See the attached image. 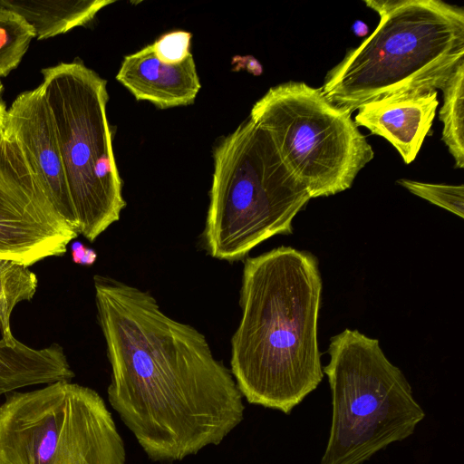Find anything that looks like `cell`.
Here are the masks:
<instances>
[{
    "mask_svg": "<svg viewBox=\"0 0 464 464\" xmlns=\"http://www.w3.org/2000/svg\"><path fill=\"white\" fill-rule=\"evenodd\" d=\"M352 115L303 82L270 88L249 120L270 138L286 168L311 198L350 188L374 151Z\"/></svg>",
    "mask_w": 464,
    "mask_h": 464,
    "instance_id": "ba28073f",
    "label": "cell"
},
{
    "mask_svg": "<svg viewBox=\"0 0 464 464\" xmlns=\"http://www.w3.org/2000/svg\"><path fill=\"white\" fill-rule=\"evenodd\" d=\"M352 31L356 36L362 37L368 34V26L364 22L357 20L353 24Z\"/></svg>",
    "mask_w": 464,
    "mask_h": 464,
    "instance_id": "7402d4cb",
    "label": "cell"
},
{
    "mask_svg": "<svg viewBox=\"0 0 464 464\" xmlns=\"http://www.w3.org/2000/svg\"><path fill=\"white\" fill-rule=\"evenodd\" d=\"M123 440L94 390L58 381L0 404V464H125Z\"/></svg>",
    "mask_w": 464,
    "mask_h": 464,
    "instance_id": "52a82bcc",
    "label": "cell"
},
{
    "mask_svg": "<svg viewBox=\"0 0 464 464\" xmlns=\"http://www.w3.org/2000/svg\"><path fill=\"white\" fill-rule=\"evenodd\" d=\"M190 33L173 31L161 35L151 45L159 60L167 64H176L190 53Z\"/></svg>",
    "mask_w": 464,
    "mask_h": 464,
    "instance_id": "d6986e66",
    "label": "cell"
},
{
    "mask_svg": "<svg viewBox=\"0 0 464 464\" xmlns=\"http://www.w3.org/2000/svg\"><path fill=\"white\" fill-rule=\"evenodd\" d=\"M322 279L312 254L279 246L245 261L231 373L249 403L289 414L324 377Z\"/></svg>",
    "mask_w": 464,
    "mask_h": 464,
    "instance_id": "7a4b0ae2",
    "label": "cell"
},
{
    "mask_svg": "<svg viewBox=\"0 0 464 464\" xmlns=\"http://www.w3.org/2000/svg\"><path fill=\"white\" fill-rule=\"evenodd\" d=\"M372 34L326 74L324 97L352 115L382 97L440 90L464 61V9L440 0H364Z\"/></svg>",
    "mask_w": 464,
    "mask_h": 464,
    "instance_id": "3957f363",
    "label": "cell"
},
{
    "mask_svg": "<svg viewBox=\"0 0 464 464\" xmlns=\"http://www.w3.org/2000/svg\"><path fill=\"white\" fill-rule=\"evenodd\" d=\"M116 79L137 101L160 109L193 103L201 87L191 53L179 63L167 64L159 60L151 44L125 56Z\"/></svg>",
    "mask_w": 464,
    "mask_h": 464,
    "instance_id": "7c38bea8",
    "label": "cell"
},
{
    "mask_svg": "<svg viewBox=\"0 0 464 464\" xmlns=\"http://www.w3.org/2000/svg\"><path fill=\"white\" fill-rule=\"evenodd\" d=\"M72 370L63 348L57 343L35 349L14 336L0 339V395L22 388L72 381Z\"/></svg>",
    "mask_w": 464,
    "mask_h": 464,
    "instance_id": "4fadbf2b",
    "label": "cell"
},
{
    "mask_svg": "<svg viewBox=\"0 0 464 464\" xmlns=\"http://www.w3.org/2000/svg\"><path fill=\"white\" fill-rule=\"evenodd\" d=\"M34 38V27L18 13L0 5V78L19 65Z\"/></svg>",
    "mask_w": 464,
    "mask_h": 464,
    "instance_id": "e0dca14e",
    "label": "cell"
},
{
    "mask_svg": "<svg viewBox=\"0 0 464 464\" xmlns=\"http://www.w3.org/2000/svg\"><path fill=\"white\" fill-rule=\"evenodd\" d=\"M411 193L428 200L429 202L445 208L454 215L463 218L464 214V187L463 185H446L426 183L408 179L397 180Z\"/></svg>",
    "mask_w": 464,
    "mask_h": 464,
    "instance_id": "ac0fdd59",
    "label": "cell"
},
{
    "mask_svg": "<svg viewBox=\"0 0 464 464\" xmlns=\"http://www.w3.org/2000/svg\"><path fill=\"white\" fill-rule=\"evenodd\" d=\"M78 235L53 207L5 126L0 134V258L30 266L63 256Z\"/></svg>",
    "mask_w": 464,
    "mask_h": 464,
    "instance_id": "9c48e42d",
    "label": "cell"
},
{
    "mask_svg": "<svg viewBox=\"0 0 464 464\" xmlns=\"http://www.w3.org/2000/svg\"><path fill=\"white\" fill-rule=\"evenodd\" d=\"M3 92L4 88L2 82L0 81V134L4 132L5 130V121L7 112V109L3 99Z\"/></svg>",
    "mask_w": 464,
    "mask_h": 464,
    "instance_id": "44dd1931",
    "label": "cell"
},
{
    "mask_svg": "<svg viewBox=\"0 0 464 464\" xmlns=\"http://www.w3.org/2000/svg\"><path fill=\"white\" fill-rule=\"evenodd\" d=\"M438 106L436 90L393 94L362 104L353 121L386 139L410 164L431 129Z\"/></svg>",
    "mask_w": 464,
    "mask_h": 464,
    "instance_id": "8fae6325",
    "label": "cell"
},
{
    "mask_svg": "<svg viewBox=\"0 0 464 464\" xmlns=\"http://www.w3.org/2000/svg\"><path fill=\"white\" fill-rule=\"evenodd\" d=\"M5 126L18 140L53 207L78 232L55 130L40 84L14 100Z\"/></svg>",
    "mask_w": 464,
    "mask_h": 464,
    "instance_id": "30bf717a",
    "label": "cell"
},
{
    "mask_svg": "<svg viewBox=\"0 0 464 464\" xmlns=\"http://www.w3.org/2000/svg\"><path fill=\"white\" fill-rule=\"evenodd\" d=\"M443 103L439 118L443 123L442 140L455 160L464 167V61L460 62L440 89Z\"/></svg>",
    "mask_w": 464,
    "mask_h": 464,
    "instance_id": "9a60e30c",
    "label": "cell"
},
{
    "mask_svg": "<svg viewBox=\"0 0 464 464\" xmlns=\"http://www.w3.org/2000/svg\"><path fill=\"white\" fill-rule=\"evenodd\" d=\"M38 287L36 275L29 266L17 261L0 258V331L2 337L11 338L10 318L15 305L30 301Z\"/></svg>",
    "mask_w": 464,
    "mask_h": 464,
    "instance_id": "2e32d148",
    "label": "cell"
},
{
    "mask_svg": "<svg viewBox=\"0 0 464 464\" xmlns=\"http://www.w3.org/2000/svg\"><path fill=\"white\" fill-rule=\"evenodd\" d=\"M111 367L108 400L153 461L218 445L243 420V396L205 336L166 315L148 292L95 276Z\"/></svg>",
    "mask_w": 464,
    "mask_h": 464,
    "instance_id": "6da1fadb",
    "label": "cell"
},
{
    "mask_svg": "<svg viewBox=\"0 0 464 464\" xmlns=\"http://www.w3.org/2000/svg\"><path fill=\"white\" fill-rule=\"evenodd\" d=\"M324 368L332 394V422L321 464H362L409 438L425 413L402 372L379 341L345 329L332 337Z\"/></svg>",
    "mask_w": 464,
    "mask_h": 464,
    "instance_id": "5b68a950",
    "label": "cell"
},
{
    "mask_svg": "<svg viewBox=\"0 0 464 464\" xmlns=\"http://www.w3.org/2000/svg\"><path fill=\"white\" fill-rule=\"evenodd\" d=\"M72 259L73 263L82 266H92L97 259V253L80 241L73 242L72 246Z\"/></svg>",
    "mask_w": 464,
    "mask_h": 464,
    "instance_id": "ffe728a7",
    "label": "cell"
},
{
    "mask_svg": "<svg viewBox=\"0 0 464 464\" xmlns=\"http://www.w3.org/2000/svg\"><path fill=\"white\" fill-rule=\"evenodd\" d=\"M203 233L209 255L236 261L276 235H290L311 197L268 135L249 119L216 146Z\"/></svg>",
    "mask_w": 464,
    "mask_h": 464,
    "instance_id": "277c9868",
    "label": "cell"
},
{
    "mask_svg": "<svg viewBox=\"0 0 464 464\" xmlns=\"http://www.w3.org/2000/svg\"><path fill=\"white\" fill-rule=\"evenodd\" d=\"M78 233L95 240L126 202L106 114L107 82L80 61L42 70Z\"/></svg>",
    "mask_w": 464,
    "mask_h": 464,
    "instance_id": "8992f818",
    "label": "cell"
},
{
    "mask_svg": "<svg viewBox=\"0 0 464 464\" xmlns=\"http://www.w3.org/2000/svg\"><path fill=\"white\" fill-rule=\"evenodd\" d=\"M111 0H0V5L23 16L44 40L90 23Z\"/></svg>",
    "mask_w": 464,
    "mask_h": 464,
    "instance_id": "5bb4252c",
    "label": "cell"
}]
</instances>
